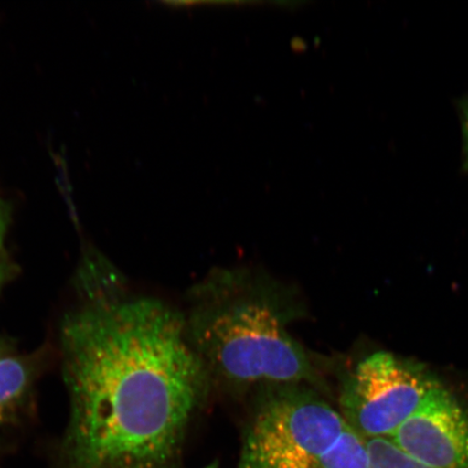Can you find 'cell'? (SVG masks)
Wrapping results in <instances>:
<instances>
[{
	"label": "cell",
	"instance_id": "6da1fadb",
	"mask_svg": "<svg viewBox=\"0 0 468 468\" xmlns=\"http://www.w3.org/2000/svg\"><path fill=\"white\" fill-rule=\"evenodd\" d=\"M62 320L69 423L60 468H167L208 390L184 314L90 280Z\"/></svg>",
	"mask_w": 468,
	"mask_h": 468
},
{
	"label": "cell",
	"instance_id": "7a4b0ae2",
	"mask_svg": "<svg viewBox=\"0 0 468 468\" xmlns=\"http://www.w3.org/2000/svg\"><path fill=\"white\" fill-rule=\"evenodd\" d=\"M286 292L245 269H218L192 288L186 335L209 378L237 388L313 385L315 371L291 325Z\"/></svg>",
	"mask_w": 468,
	"mask_h": 468
},
{
	"label": "cell",
	"instance_id": "3957f363",
	"mask_svg": "<svg viewBox=\"0 0 468 468\" xmlns=\"http://www.w3.org/2000/svg\"><path fill=\"white\" fill-rule=\"evenodd\" d=\"M347 425L310 386L266 389L245 431L239 468H317Z\"/></svg>",
	"mask_w": 468,
	"mask_h": 468
},
{
	"label": "cell",
	"instance_id": "277c9868",
	"mask_svg": "<svg viewBox=\"0 0 468 468\" xmlns=\"http://www.w3.org/2000/svg\"><path fill=\"white\" fill-rule=\"evenodd\" d=\"M439 386L422 366L380 351L361 361L345 382L342 415L366 439L390 438Z\"/></svg>",
	"mask_w": 468,
	"mask_h": 468
},
{
	"label": "cell",
	"instance_id": "5b68a950",
	"mask_svg": "<svg viewBox=\"0 0 468 468\" xmlns=\"http://www.w3.org/2000/svg\"><path fill=\"white\" fill-rule=\"evenodd\" d=\"M390 439L420 463L468 468V415L441 386Z\"/></svg>",
	"mask_w": 468,
	"mask_h": 468
},
{
	"label": "cell",
	"instance_id": "8992f818",
	"mask_svg": "<svg viewBox=\"0 0 468 468\" xmlns=\"http://www.w3.org/2000/svg\"><path fill=\"white\" fill-rule=\"evenodd\" d=\"M33 367L27 359L5 355L0 359V427L15 417L31 386Z\"/></svg>",
	"mask_w": 468,
	"mask_h": 468
},
{
	"label": "cell",
	"instance_id": "52a82bcc",
	"mask_svg": "<svg viewBox=\"0 0 468 468\" xmlns=\"http://www.w3.org/2000/svg\"><path fill=\"white\" fill-rule=\"evenodd\" d=\"M317 468H370L367 439L347 425Z\"/></svg>",
	"mask_w": 468,
	"mask_h": 468
},
{
	"label": "cell",
	"instance_id": "ba28073f",
	"mask_svg": "<svg viewBox=\"0 0 468 468\" xmlns=\"http://www.w3.org/2000/svg\"><path fill=\"white\" fill-rule=\"evenodd\" d=\"M367 447L370 468H434L402 452L390 438L367 439Z\"/></svg>",
	"mask_w": 468,
	"mask_h": 468
},
{
	"label": "cell",
	"instance_id": "9c48e42d",
	"mask_svg": "<svg viewBox=\"0 0 468 468\" xmlns=\"http://www.w3.org/2000/svg\"><path fill=\"white\" fill-rule=\"evenodd\" d=\"M5 229H7V216H5L2 204H0V248H2L4 242Z\"/></svg>",
	"mask_w": 468,
	"mask_h": 468
},
{
	"label": "cell",
	"instance_id": "30bf717a",
	"mask_svg": "<svg viewBox=\"0 0 468 468\" xmlns=\"http://www.w3.org/2000/svg\"><path fill=\"white\" fill-rule=\"evenodd\" d=\"M463 136H464V144L466 151V157L468 163V101L464 104L463 108Z\"/></svg>",
	"mask_w": 468,
	"mask_h": 468
},
{
	"label": "cell",
	"instance_id": "8fae6325",
	"mask_svg": "<svg viewBox=\"0 0 468 468\" xmlns=\"http://www.w3.org/2000/svg\"><path fill=\"white\" fill-rule=\"evenodd\" d=\"M9 277V267L7 263L0 260V289L5 284V280Z\"/></svg>",
	"mask_w": 468,
	"mask_h": 468
},
{
	"label": "cell",
	"instance_id": "7c38bea8",
	"mask_svg": "<svg viewBox=\"0 0 468 468\" xmlns=\"http://www.w3.org/2000/svg\"><path fill=\"white\" fill-rule=\"evenodd\" d=\"M5 356V347L3 346V344L0 343V359L4 358Z\"/></svg>",
	"mask_w": 468,
	"mask_h": 468
},
{
	"label": "cell",
	"instance_id": "4fadbf2b",
	"mask_svg": "<svg viewBox=\"0 0 468 468\" xmlns=\"http://www.w3.org/2000/svg\"><path fill=\"white\" fill-rule=\"evenodd\" d=\"M207 468H216V465H210V466H208Z\"/></svg>",
	"mask_w": 468,
	"mask_h": 468
}]
</instances>
